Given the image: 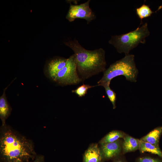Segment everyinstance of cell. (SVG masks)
<instances>
[{
    "label": "cell",
    "mask_w": 162,
    "mask_h": 162,
    "mask_svg": "<svg viewBox=\"0 0 162 162\" xmlns=\"http://www.w3.org/2000/svg\"><path fill=\"white\" fill-rule=\"evenodd\" d=\"M38 154L33 142L6 124L0 131V162H27Z\"/></svg>",
    "instance_id": "cell-1"
},
{
    "label": "cell",
    "mask_w": 162,
    "mask_h": 162,
    "mask_svg": "<svg viewBox=\"0 0 162 162\" xmlns=\"http://www.w3.org/2000/svg\"><path fill=\"white\" fill-rule=\"evenodd\" d=\"M64 44L74 53L77 72L82 81L106 70L105 52L102 48L94 50H87L75 39Z\"/></svg>",
    "instance_id": "cell-2"
},
{
    "label": "cell",
    "mask_w": 162,
    "mask_h": 162,
    "mask_svg": "<svg viewBox=\"0 0 162 162\" xmlns=\"http://www.w3.org/2000/svg\"><path fill=\"white\" fill-rule=\"evenodd\" d=\"M138 73L134 56L129 54L111 64L104 72L103 77L98 83L100 84L110 82L113 78L120 76H124L127 81L135 82Z\"/></svg>",
    "instance_id": "cell-3"
},
{
    "label": "cell",
    "mask_w": 162,
    "mask_h": 162,
    "mask_svg": "<svg viewBox=\"0 0 162 162\" xmlns=\"http://www.w3.org/2000/svg\"><path fill=\"white\" fill-rule=\"evenodd\" d=\"M148 24L145 23L141 27L128 33L119 35L112 36L109 41L120 53L128 55L130 51L139 44H144L145 38L150 34Z\"/></svg>",
    "instance_id": "cell-4"
},
{
    "label": "cell",
    "mask_w": 162,
    "mask_h": 162,
    "mask_svg": "<svg viewBox=\"0 0 162 162\" xmlns=\"http://www.w3.org/2000/svg\"><path fill=\"white\" fill-rule=\"evenodd\" d=\"M53 80L63 86L77 84L82 81L77 72L74 54L68 58L65 66L58 72Z\"/></svg>",
    "instance_id": "cell-5"
},
{
    "label": "cell",
    "mask_w": 162,
    "mask_h": 162,
    "mask_svg": "<svg viewBox=\"0 0 162 162\" xmlns=\"http://www.w3.org/2000/svg\"><path fill=\"white\" fill-rule=\"evenodd\" d=\"M90 0L79 5H73L70 3L66 18L69 22H72L77 18L86 20L87 23L95 19L96 16L94 13L90 8Z\"/></svg>",
    "instance_id": "cell-6"
},
{
    "label": "cell",
    "mask_w": 162,
    "mask_h": 162,
    "mask_svg": "<svg viewBox=\"0 0 162 162\" xmlns=\"http://www.w3.org/2000/svg\"><path fill=\"white\" fill-rule=\"evenodd\" d=\"M99 147L103 158L109 159L118 156L121 152V145L118 140L114 142L100 144Z\"/></svg>",
    "instance_id": "cell-7"
},
{
    "label": "cell",
    "mask_w": 162,
    "mask_h": 162,
    "mask_svg": "<svg viewBox=\"0 0 162 162\" xmlns=\"http://www.w3.org/2000/svg\"><path fill=\"white\" fill-rule=\"evenodd\" d=\"M104 159L97 143L91 144L85 151L83 162H102Z\"/></svg>",
    "instance_id": "cell-8"
},
{
    "label": "cell",
    "mask_w": 162,
    "mask_h": 162,
    "mask_svg": "<svg viewBox=\"0 0 162 162\" xmlns=\"http://www.w3.org/2000/svg\"><path fill=\"white\" fill-rule=\"evenodd\" d=\"M68 58H61L51 60L47 64V71L49 77L52 80L58 72L64 67Z\"/></svg>",
    "instance_id": "cell-9"
},
{
    "label": "cell",
    "mask_w": 162,
    "mask_h": 162,
    "mask_svg": "<svg viewBox=\"0 0 162 162\" xmlns=\"http://www.w3.org/2000/svg\"><path fill=\"white\" fill-rule=\"evenodd\" d=\"M15 79L4 88L3 94L0 97V118L2 126L6 124V121L10 115L12 111V108L7 99L5 91Z\"/></svg>",
    "instance_id": "cell-10"
},
{
    "label": "cell",
    "mask_w": 162,
    "mask_h": 162,
    "mask_svg": "<svg viewBox=\"0 0 162 162\" xmlns=\"http://www.w3.org/2000/svg\"><path fill=\"white\" fill-rule=\"evenodd\" d=\"M140 145V140L127 135L124 136L122 143L123 152L126 153L139 149Z\"/></svg>",
    "instance_id": "cell-11"
},
{
    "label": "cell",
    "mask_w": 162,
    "mask_h": 162,
    "mask_svg": "<svg viewBox=\"0 0 162 162\" xmlns=\"http://www.w3.org/2000/svg\"><path fill=\"white\" fill-rule=\"evenodd\" d=\"M162 134V126L158 127L150 132L140 140L159 147L160 138Z\"/></svg>",
    "instance_id": "cell-12"
},
{
    "label": "cell",
    "mask_w": 162,
    "mask_h": 162,
    "mask_svg": "<svg viewBox=\"0 0 162 162\" xmlns=\"http://www.w3.org/2000/svg\"><path fill=\"white\" fill-rule=\"evenodd\" d=\"M139 150L142 153L148 152L162 158V151L159 147L148 142L140 140Z\"/></svg>",
    "instance_id": "cell-13"
},
{
    "label": "cell",
    "mask_w": 162,
    "mask_h": 162,
    "mask_svg": "<svg viewBox=\"0 0 162 162\" xmlns=\"http://www.w3.org/2000/svg\"><path fill=\"white\" fill-rule=\"evenodd\" d=\"M124 137V133L118 130H113L104 136L99 142L100 144L114 142Z\"/></svg>",
    "instance_id": "cell-14"
},
{
    "label": "cell",
    "mask_w": 162,
    "mask_h": 162,
    "mask_svg": "<svg viewBox=\"0 0 162 162\" xmlns=\"http://www.w3.org/2000/svg\"><path fill=\"white\" fill-rule=\"evenodd\" d=\"M161 7V6H160L158 9L155 12L153 11L148 5L144 4L140 7L137 8L136 9V13L139 18L141 20V24L143 19L150 16L153 13L156 12L160 9Z\"/></svg>",
    "instance_id": "cell-15"
},
{
    "label": "cell",
    "mask_w": 162,
    "mask_h": 162,
    "mask_svg": "<svg viewBox=\"0 0 162 162\" xmlns=\"http://www.w3.org/2000/svg\"><path fill=\"white\" fill-rule=\"evenodd\" d=\"M110 82L98 84L97 86H102L105 89L106 94L108 98L113 105V108L114 109L116 108V94L110 87Z\"/></svg>",
    "instance_id": "cell-16"
},
{
    "label": "cell",
    "mask_w": 162,
    "mask_h": 162,
    "mask_svg": "<svg viewBox=\"0 0 162 162\" xmlns=\"http://www.w3.org/2000/svg\"><path fill=\"white\" fill-rule=\"evenodd\" d=\"M96 86L97 85L92 86L83 84L81 86L78 87L76 89L73 90L72 92L76 94L79 97H82L85 96L87 93L88 90L89 89Z\"/></svg>",
    "instance_id": "cell-17"
},
{
    "label": "cell",
    "mask_w": 162,
    "mask_h": 162,
    "mask_svg": "<svg viewBox=\"0 0 162 162\" xmlns=\"http://www.w3.org/2000/svg\"><path fill=\"white\" fill-rule=\"evenodd\" d=\"M138 161V162H162L159 159L148 157L140 158Z\"/></svg>",
    "instance_id": "cell-18"
},
{
    "label": "cell",
    "mask_w": 162,
    "mask_h": 162,
    "mask_svg": "<svg viewBox=\"0 0 162 162\" xmlns=\"http://www.w3.org/2000/svg\"><path fill=\"white\" fill-rule=\"evenodd\" d=\"M44 156L42 155H38L35 159L27 162H45Z\"/></svg>",
    "instance_id": "cell-19"
},
{
    "label": "cell",
    "mask_w": 162,
    "mask_h": 162,
    "mask_svg": "<svg viewBox=\"0 0 162 162\" xmlns=\"http://www.w3.org/2000/svg\"><path fill=\"white\" fill-rule=\"evenodd\" d=\"M114 162H123L122 160H118Z\"/></svg>",
    "instance_id": "cell-20"
}]
</instances>
